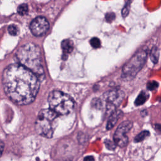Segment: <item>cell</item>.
I'll list each match as a JSON object with an SVG mask.
<instances>
[{
  "label": "cell",
  "instance_id": "obj_10",
  "mask_svg": "<svg viewBox=\"0 0 161 161\" xmlns=\"http://www.w3.org/2000/svg\"><path fill=\"white\" fill-rule=\"evenodd\" d=\"M61 47L63 51V55L64 57H65V58H66L68 54L70 53L73 50V48H74L73 42L69 39L64 40L62 42Z\"/></svg>",
  "mask_w": 161,
  "mask_h": 161
},
{
  "label": "cell",
  "instance_id": "obj_9",
  "mask_svg": "<svg viewBox=\"0 0 161 161\" xmlns=\"http://www.w3.org/2000/svg\"><path fill=\"white\" fill-rule=\"evenodd\" d=\"M122 114L123 113L121 111H115L114 112H113L108 119V121L106 125V129L107 130L112 129L117 123V121L122 116Z\"/></svg>",
  "mask_w": 161,
  "mask_h": 161
},
{
  "label": "cell",
  "instance_id": "obj_23",
  "mask_svg": "<svg viewBox=\"0 0 161 161\" xmlns=\"http://www.w3.org/2000/svg\"><path fill=\"white\" fill-rule=\"evenodd\" d=\"M155 127L156 130L158 131L159 133H161V125H158V124H157V125H155Z\"/></svg>",
  "mask_w": 161,
  "mask_h": 161
},
{
  "label": "cell",
  "instance_id": "obj_13",
  "mask_svg": "<svg viewBox=\"0 0 161 161\" xmlns=\"http://www.w3.org/2000/svg\"><path fill=\"white\" fill-rule=\"evenodd\" d=\"M150 58L153 63L156 64L157 62L158 59V51L156 47L153 48V49L152 50L150 53Z\"/></svg>",
  "mask_w": 161,
  "mask_h": 161
},
{
  "label": "cell",
  "instance_id": "obj_5",
  "mask_svg": "<svg viewBox=\"0 0 161 161\" xmlns=\"http://www.w3.org/2000/svg\"><path fill=\"white\" fill-rule=\"evenodd\" d=\"M147 53L145 50H141L135 54L123 66L122 77L126 80L133 79L143 67Z\"/></svg>",
  "mask_w": 161,
  "mask_h": 161
},
{
  "label": "cell",
  "instance_id": "obj_4",
  "mask_svg": "<svg viewBox=\"0 0 161 161\" xmlns=\"http://www.w3.org/2000/svg\"><path fill=\"white\" fill-rule=\"evenodd\" d=\"M48 102L50 109L58 116L70 113L74 107V103L71 97L59 91L51 92L48 97Z\"/></svg>",
  "mask_w": 161,
  "mask_h": 161
},
{
  "label": "cell",
  "instance_id": "obj_17",
  "mask_svg": "<svg viewBox=\"0 0 161 161\" xmlns=\"http://www.w3.org/2000/svg\"><path fill=\"white\" fill-rule=\"evenodd\" d=\"M104 143L106 147H107L108 149L111 150H113L116 148V145L115 144V143L114 142V141H111L110 140H106L104 141Z\"/></svg>",
  "mask_w": 161,
  "mask_h": 161
},
{
  "label": "cell",
  "instance_id": "obj_22",
  "mask_svg": "<svg viewBox=\"0 0 161 161\" xmlns=\"http://www.w3.org/2000/svg\"><path fill=\"white\" fill-rule=\"evenodd\" d=\"M4 144L2 141H0V157L1 156L4 150Z\"/></svg>",
  "mask_w": 161,
  "mask_h": 161
},
{
  "label": "cell",
  "instance_id": "obj_19",
  "mask_svg": "<svg viewBox=\"0 0 161 161\" xmlns=\"http://www.w3.org/2000/svg\"><path fill=\"white\" fill-rule=\"evenodd\" d=\"M130 4H126L125 6V7L123 8L122 9V11H121V14H122V16L123 17L125 18L127 16V15L129 13V11H130Z\"/></svg>",
  "mask_w": 161,
  "mask_h": 161
},
{
  "label": "cell",
  "instance_id": "obj_1",
  "mask_svg": "<svg viewBox=\"0 0 161 161\" xmlns=\"http://www.w3.org/2000/svg\"><path fill=\"white\" fill-rule=\"evenodd\" d=\"M5 93L11 101L19 105L32 103L40 87L38 77L19 64L8 66L3 74Z\"/></svg>",
  "mask_w": 161,
  "mask_h": 161
},
{
  "label": "cell",
  "instance_id": "obj_8",
  "mask_svg": "<svg viewBox=\"0 0 161 161\" xmlns=\"http://www.w3.org/2000/svg\"><path fill=\"white\" fill-rule=\"evenodd\" d=\"M30 28L35 36H42L47 32L49 28V23L45 17L38 16L31 22Z\"/></svg>",
  "mask_w": 161,
  "mask_h": 161
},
{
  "label": "cell",
  "instance_id": "obj_7",
  "mask_svg": "<svg viewBox=\"0 0 161 161\" xmlns=\"http://www.w3.org/2000/svg\"><path fill=\"white\" fill-rule=\"evenodd\" d=\"M104 96L107 103L108 111L112 114L122 102L124 98V92L121 90L116 89L107 92Z\"/></svg>",
  "mask_w": 161,
  "mask_h": 161
},
{
  "label": "cell",
  "instance_id": "obj_18",
  "mask_svg": "<svg viewBox=\"0 0 161 161\" xmlns=\"http://www.w3.org/2000/svg\"><path fill=\"white\" fill-rule=\"evenodd\" d=\"M158 86V84L156 81H152V82H150L148 83L147 88L150 91H153V90L157 89Z\"/></svg>",
  "mask_w": 161,
  "mask_h": 161
},
{
  "label": "cell",
  "instance_id": "obj_3",
  "mask_svg": "<svg viewBox=\"0 0 161 161\" xmlns=\"http://www.w3.org/2000/svg\"><path fill=\"white\" fill-rule=\"evenodd\" d=\"M58 116V115L50 108L41 110L35 121L36 133L42 136L48 138H52Z\"/></svg>",
  "mask_w": 161,
  "mask_h": 161
},
{
  "label": "cell",
  "instance_id": "obj_16",
  "mask_svg": "<svg viewBox=\"0 0 161 161\" xmlns=\"http://www.w3.org/2000/svg\"><path fill=\"white\" fill-rule=\"evenodd\" d=\"M90 43H91V45L95 48H99L101 47V41L99 40V38L96 37H94L91 38L90 40Z\"/></svg>",
  "mask_w": 161,
  "mask_h": 161
},
{
  "label": "cell",
  "instance_id": "obj_12",
  "mask_svg": "<svg viewBox=\"0 0 161 161\" xmlns=\"http://www.w3.org/2000/svg\"><path fill=\"white\" fill-rule=\"evenodd\" d=\"M150 135V133L147 130H144L140 132L139 134H138L135 137V142H140L145 140L147 136H148Z\"/></svg>",
  "mask_w": 161,
  "mask_h": 161
},
{
  "label": "cell",
  "instance_id": "obj_15",
  "mask_svg": "<svg viewBox=\"0 0 161 161\" xmlns=\"http://www.w3.org/2000/svg\"><path fill=\"white\" fill-rule=\"evenodd\" d=\"M8 33L12 36H16L19 33L18 28L14 25H9L8 28Z\"/></svg>",
  "mask_w": 161,
  "mask_h": 161
},
{
  "label": "cell",
  "instance_id": "obj_6",
  "mask_svg": "<svg viewBox=\"0 0 161 161\" xmlns=\"http://www.w3.org/2000/svg\"><path fill=\"white\" fill-rule=\"evenodd\" d=\"M133 123L131 121H125L120 123L113 135V140L116 146L125 147L128 143L127 133L131 129Z\"/></svg>",
  "mask_w": 161,
  "mask_h": 161
},
{
  "label": "cell",
  "instance_id": "obj_20",
  "mask_svg": "<svg viewBox=\"0 0 161 161\" xmlns=\"http://www.w3.org/2000/svg\"><path fill=\"white\" fill-rule=\"evenodd\" d=\"M114 18H115V14L113 13H107L106 15V19L108 22L112 21L113 20H114Z\"/></svg>",
  "mask_w": 161,
  "mask_h": 161
},
{
  "label": "cell",
  "instance_id": "obj_11",
  "mask_svg": "<svg viewBox=\"0 0 161 161\" xmlns=\"http://www.w3.org/2000/svg\"><path fill=\"white\" fill-rule=\"evenodd\" d=\"M148 97V95L146 92H145L143 91L141 92L138 94V96L136 97V99H135V104L136 106H140V105L143 104L147 100Z\"/></svg>",
  "mask_w": 161,
  "mask_h": 161
},
{
  "label": "cell",
  "instance_id": "obj_14",
  "mask_svg": "<svg viewBox=\"0 0 161 161\" xmlns=\"http://www.w3.org/2000/svg\"><path fill=\"white\" fill-rule=\"evenodd\" d=\"M17 11H18V14H19L21 16H23V15H25L28 13V7L26 4H22L18 7Z\"/></svg>",
  "mask_w": 161,
  "mask_h": 161
},
{
  "label": "cell",
  "instance_id": "obj_2",
  "mask_svg": "<svg viewBox=\"0 0 161 161\" xmlns=\"http://www.w3.org/2000/svg\"><path fill=\"white\" fill-rule=\"evenodd\" d=\"M16 57L19 64L33 72L38 78L43 76L41 52L38 45L32 43L22 45L16 52Z\"/></svg>",
  "mask_w": 161,
  "mask_h": 161
},
{
  "label": "cell",
  "instance_id": "obj_21",
  "mask_svg": "<svg viewBox=\"0 0 161 161\" xmlns=\"http://www.w3.org/2000/svg\"><path fill=\"white\" fill-rule=\"evenodd\" d=\"M83 161H94V158L92 156H86L84 157Z\"/></svg>",
  "mask_w": 161,
  "mask_h": 161
}]
</instances>
